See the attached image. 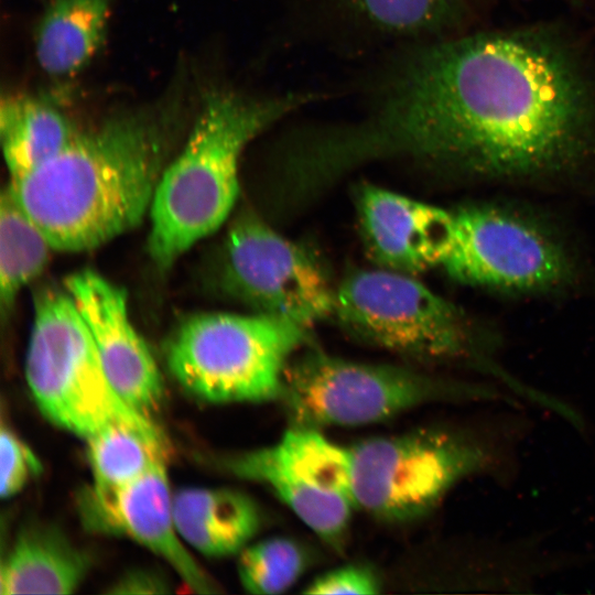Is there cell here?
Returning a JSON list of instances; mask_svg holds the SVG:
<instances>
[{
    "label": "cell",
    "instance_id": "cb8c5ba5",
    "mask_svg": "<svg viewBox=\"0 0 595 595\" xmlns=\"http://www.w3.org/2000/svg\"><path fill=\"white\" fill-rule=\"evenodd\" d=\"M35 454L7 426L0 433V494L10 498L18 494L28 480L40 473Z\"/></svg>",
    "mask_w": 595,
    "mask_h": 595
},
{
    "label": "cell",
    "instance_id": "ffe728a7",
    "mask_svg": "<svg viewBox=\"0 0 595 595\" xmlns=\"http://www.w3.org/2000/svg\"><path fill=\"white\" fill-rule=\"evenodd\" d=\"M273 446L281 461L307 484L354 502L349 446L336 444L320 430L291 426Z\"/></svg>",
    "mask_w": 595,
    "mask_h": 595
},
{
    "label": "cell",
    "instance_id": "4fadbf2b",
    "mask_svg": "<svg viewBox=\"0 0 595 595\" xmlns=\"http://www.w3.org/2000/svg\"><path fill=\"white\" fill-rule=\"evenodd\" d=\"M356 198L363 239L379 268L415 275L443 264L453 213L370 184Z\"/></svg>",
    "mask_w": 595,
    "mask_h": 595
},
{
    "label": "cell",
    "instance_id": "7402d4cb",
    "mask_svg": "<svg viewBox=\"0 0 595 595\" xmlns=\"http://www.w3.org/2000/svg\"><path fill=\"white\" fill-rule=\"evenodd\" d=\"M379 30L402 34H439L462 17L461 0H345Z\"/></svg>",
    "mask_w": 595,
    "mask_h": 595
},
{
    "label": "cell",
    "instance_id": "44dd1931",
    "mask_svg": "<svg viewBox=\"0 0 595 595\" xmlns=\"http://www.w3.org/2000/svg\"><path fill=\"white\" fill-rule=\"evenodd\" d=\"M85 441L93 488L99 491H111L131 483L167 453L120 424L106 426Z\"/></svg>",
    "mask_w": 595,
    "mask_h": 595
},
{
    "label": "cell",
    "instance_id": "7a4b0ae2",
    "mask_svg": "<svg viewBox=\"0 0 595 595\" xmlns=\"http://www.w3.org/2000/svg\"><path fill=\"white\" fill-rule=\"evenodd\" d=\"M174 90L78 131L55 158L9 186L54 250L82 252L131 230L149 214L182 119Z\"/></svg>",
    "mask_w": 595,
    "mask_h": 595
},
{
    "label": "cell",
    "instance_id": "52a82bcc",
    "mask_svg": "<svg viewBox=\"0 0 595 595\" xmlns=\"http://www.w3.org/2000/svg\"><path fill=\"white\" fill-rule=\"evenodd\" d=\"M25 378L41 412L57 426L88 439L120 424L167 451L158 426L129 405L110 383L90 332L64 291L37 298L25 356Z\"/></svg>",
    "mask_w": 595,
    "mask_h": 595
},
{
    "label": "cell",
    "instance_id": "484cf974",
    "mask_svg": "<svg viewBox=\"0 0 595 595\" xmlns=\"http://www.w3.org/2000/svg\"><path fill=\"white\" fill-rule=\"evenodd\" d=\"M166 582L151 571L138 570L122 576L110 591L111 593H166Z\"/></svg>",
    "mask_w": 595,
    "mask_h": 595
},
{
    "label": "cell",
    "instance_id": "8fae6325",
    "mask_svg": "<svg viewBox=\"0 0 595 595\" xmlns=\"http://www.w3.org/2000/svg\"><path fill=\"white\" fill-rule=\"evenodd\" d=\"M83 500V515L89 527L139 542L169 563L195 593L220 591L187 551L177 531L165 458L118 489L99 491L91 487Z\"/></svg>",
    "mask_w": 595,
    "mask_h": 595
},
{
    "label": "cell",
    "instance_id": "9c48e42d",
    "mask_svg": "<svg viewBox=\"0 0 595 595\" xmlns=\"http://www.w3.org/2000/svg\"><path fill=\"white\" fill-rule=\"evenodd\" d=\"M453 215V240L442 264L452 279L511 294L549 292L572 281L569 251L536 219L488 204Z\"/></svg>",
    "mask_w": 595,
    "mask_h": 595
},
{
    "label": "cell",
    "instance_id": "5bb4252c",
    "mask_svg": "<svg viewBox=\"0 0 595 595\" xmlns=\"http://www.w3.org/2000/svg\"><path fill=\"white\" fill-rule=\"evenodd\" d=\"M223 466L236 477L270 489L320 539L334 549L342 548L356 509L354 502L307 484L281 461L273 445L229 455Z\"/></svg>",
    "mask_w": 595,
    "mask_h": 595
},
{
    "label": "cell",
    "instance_id": "5b68a950",
    "mask_svg": "<svg viewBox=\"0 0 595 595\" xmlns=\"http://www.w3.org/2000/svg\"><path fill=\"white\" fill-rule=\"evenodd\" d=\"M277 401L289 426L320 431L379 423L434 402L521 405L493 381L435 378L396 366L351 361L317 349L296 354L290 360Z\"/></svg>",
    "mask_w": 595,
    "mask_h": 595
},
{
    "label": "cell",
    "instance_id": "7c38bea8",
    "mask_svg": "<svg viewBox=\"0 0 595 595\" xmlns=\"http://www.w3.org/2000/svg\"><path fill=\"white\" fill-rule=\"evenodd\" d=\"M64 289L84 318L118 394L144 414L155 410L164 394L162 376L131 323L126 292L93 270L71 274Z\"/></svg>",
    "mask_w": 595,
    "mask_h": 595
},
{
    "label": "cell",
    "instance_id": "3957f363",
    "mask_svg": "<svg viewBox=\"0 0 595 595\" xmlns=\"http://www.w3.org/2000/svg\"><path fill=\"white\" fill-rule=\"evenodd\" d=\"M520 408L485 411L459 424L416 429L349 446L356 508L389 522L430 515L461 483H510L529 432Z\"/></svg>",
    "mask_w": 595,
    "mask_h": 595
},
{
    "label": "cell",
    "instance_id": "ac0fdd59",
    "mask_svg": "<svg viewBox=\"0 0 595 595\" xmlns=\"http://www.w3.org/2000/svg\"><path fill=\"white\" fill-rule=\"evenodd\" d=\"M0 131L4 161L14 178L55 158L79 130L53 102L19 95L2 100Z\"/></svg>",
    "mask_w": 595,
    "mask_h": 595
},
{
    "label": "cell",
    "instance_id": "d6986e66",
    "mask_svg": "<svg viewBox=\"0 0 595 595\" xmlns=\"http://www.w3.org/2000/svg\"><path fill=\"white\" fill-rule=\"evenodd\" d=\"M52 250L45 234L8 184L0 199V301L3 313L11 310L22 289L42 273Z\"/></svg>",
    "mask_w": 595,
    "mask_h": 595
},
{
    "label": "cell",
    "instance_id": "e0dca14e",
    "mask_svg": "<svg viewBox=\"0 0 595 595\" xmlns=\"http://www.w3.org/2000/svg\"><path fill=\"white\" fill-rule=\"evenodd\" d=\"M109 0H52L35 32L36 60L47 74L83 68L104 42Z\"/></svg>",
    "mask_w": 595,
    "mask_h": 595
},
{
    "label": "cell",
    "instance_id": "30bf717a",
    "mask_svg": "<svg viewBox=\"0 0 595 595\" xmlns=\"http://www.w3.org/2000/svg\"><path fill=\"white\" fill-rule=\"evenodd\" d=\"M223 280L255 313L309 328L333 314L335 291L318 263L255 215L238 217L228 230Z\"/></svg>",
    "mask_w": 595,
    "mask_h": 595
},
{
    "label": "cell",
    "instance_id": "603a6c76",
    "mask_svg": "<svg viewBox=\"0 0 595 595\" xmlns=\"http://www.w3.org/2000/svg\"><path fill=\"white\" fill-rule=\"evenodd\" d=\"M238 558L242 587L256 595H278L292 587L306 567V556L293 540L273 537L248 544Z\"/></svg>",
    "mask_w": 595,
    "mask_h": 595
},
{
    "label": "cell",
    "instance_id": "2e32d148",
    "mask_svg": "<svg viewBox=\"0 0 595 595\" xmlns=\"http://www.w3.org/2000/svg\"><path fill=\"white\" fill-rule=\"evenodd\" d=\"M88 571V558L60 531L32 526L21 531L3 559L0 593L71 594Z\"/></svg>",
    "mask_w": 595,
    "mask_h": 595
},
{
    "label": "cell",
    "instance_id": "8992f818",
    "mask_svg": "<svg viewBox=\"0 0 595 595\" xmlns=\"http://www.w3.org/2000/svg\"><path fill=\"white\" fill-rule=\"evenodd\" d=\"M333 315L351 336L421 363L464 361L511 392L523 382L491 357L464 315L414 275L383 268L359 270L334 292Z\"/></svg>",
    "mask_w": 595,
    "mask_h": 595
},
{
    "label": "cell",
    "instance_id": "ba28073f",
    "mask_svg": "<svg viewBox=\"0 0 595 595\" xmlns=\"http://www.w3.org/2000/svg\"><path fill=\"white\" fill-rule=\"evenodd\" d=\"M309 327L253 313H203L183 322L169 342L166 363L176 381L210 403L277 401L290 360Z\"/></svg>",
    "mask_w": 595,
    "mask_h": 595
},
{
    "label": "cell",
    "instance_id": "6da1fadb",
    "mask_svg": "<svg viewBox=\"0 0 595 595\" xmlns=\"http://www.w3.org/2000/svg\"><path fill=\"white\" fill-rule=\"evenodd\" d=\"M333 149L345 166L409 156L504 178L572 171L595 156V61L549 24L435 41L399 62Z\"/></svg>",
    "mask_w": 595,
    "mask_h": 595
},
{
    "label": "cell",
    "instance_id": "277c9868",
    "mask_svg": "<svg viewBox=\"0 0 595 595\" xmlns=\"http://www.w3.org/2000/svg\"><path fill=\"white\" fill-rule=\"evenodd\" d=\"M309 96L251 97L214 90L203 99L182 150L163 169L149 216V251L161 268L216 231L239 194V163L247 145Z\"/></svg>",
    "mask_w": 595,
    "mask_h": 595
},
{
    "label": "cell",
    "instance_id": "d4e9b609",
    "mask_svg": "<svg viewBox=\"0 0 595 595\" xmlns=\"http://www.w3.org/2000/svg\"><path fill=\"white\" fill-rule=\"evenodd\" d=\"M380 587L379 578L371 569L361 564H350L320 575L309 583L302 593L372 595L378 594Z\"/></svg>",
    "mask_w": 595,
    "mask_h": 595
},
{
    "label": "cell",
    "instance_id": "9a60e30c",
    "mask_svg": "<svg viewBox=\"0 0 595 595\" xmlns=\"http://www.w3.org/2000/svg\"><path fill=\"white\" fill-rule=\"evenodd\" d=\"M181 538L212 558L239 554L256 537L262 515L247 494L230 488H186L173 495Z\"/></svg>",
    "mask_w": 595,
    "mask_h": 595
}]
</instances>
